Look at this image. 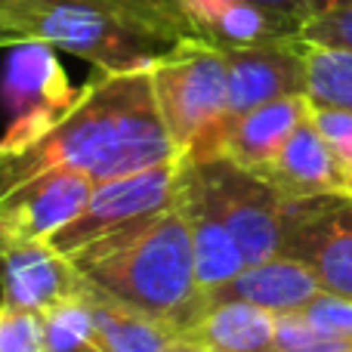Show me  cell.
I'll return each instance as SVG.
<instances>
[{
	"mask_svg": "<svg viewBox=\"0 0 352 352\" xmlns=\"http://www.w3.org/2000/svg\"><path fill=\"white\" fill-rule=\"evenodd\" d=\"M84 275L50 241H19L0 248V300L43 316L50 306L84 287Z\"/></svg>",
	"mask_w": 352,
	"mask_h": 352,
	"instance_id": "8fae6325",
	"label": "cell"
},
{
	"mask_svg": "<svg viewBox=\"0 0 352 352\" xmlns=\"http://www.w3.org/2000/svg\"><path fill=\"white\" fill-rule=\"evenodd\" d=\"M229 74V124L256 105L285 96H306V41L260 43V47L223 50Z\"/></svg>",
	"mask_w": 352,
	"mask_h": 352,
	"instance_id": "30bf717a",
	"label": "cell"
},
{
	"mask_svg": "<svg viewBox=\"0 0 352 352\" xmlns=\"http://www.w3.org/2000/svg\"><path fill=\"white\" fill-rule=\"evenodd\" d=\"M186 167L235 235L244 266L281 256L287 201L263 176L232 164L229 158L186 161Z\"/></svg>",
	"mask_w": 352,
	"mask_h": 352,
	"instance_id": "5b68a950",
	"label": "cell"
},
{
	"mask_svg": "<svg viewBox=\"0 0 352 352\" xmlns=\"http://www.w3.org/2000/svg\"><path fill=\"white\" fill-rule=\"evenodd\" d=\"M16 43H43L109 74L148 72L173 47L99 0H0V47Z\"/></svg>",
	"mask_w": 352,
	"mask_h": 352,
	"instance_id": "3957f363",
	"label": "cell"
},
{
	"mask_svg": "<svg viewBox=\"0 0 352 352\" xmlns=\"http://www.w3.org/2000/svg\"><path fill=\"white\" fill-rule=\"evenodd\" d=\"M275 318L278 316L260 306L223 300V303H207V312L192 334H198L210 352H272Z\"/></svg>",
	"mask_w": 352,
	"mask_h": 352,
	"instance_id": "ac0fdd59",
	"label": "cell"
},
{
	"mask_svg": "<svg viewBox=\"0 0 352 352\" xmlns=\"http://www.w3.org/2000/svg\"><path fill=\"white\" fill-rule=\"evenodd\" d=\"M179 182H182V158L96 182L87 207L62 232H56L50 238V244L59 254L74 256L78 250L90 248L93 241L111 235L115 229H124V226L140 223V219L152 217V213L173 207L179 201Z\"/></svg>",
	"mask_w": 352,
	"mask_h": 352,
	"instance_id": "8992f818",
	"label": "cell"
},
{
	"mask_svg": "<svg viewBox=\"0 0 352 352\" xmlns=\"http://www.w3.org/2000/svg\"><path fill=\"white\" fill-rule=\"evenodd\" d=\"M0 352H47L41 316L0 300Z\"/></svg>",
	"mask_w": 352,
	"mask_h": 352,
	"instance_id": "603a6c76",
	"label": "cell"
},
{
	"mask_svg": "<svg viewBox=\"0 0 352 352\" xmlns=\"http://www.w3.org/2000/svg\"><path fill=\"white\" fill-rule=\"evenodd\" d=\"M78 93L80 90L72 87L62 62L56 59V50L43 43H16L0 80V102L10 115L0 148H16L37 140L72 111Z\"/></svg>",
	"mask_w": 352,
	"mask_h": 352,
	"instance_id": "52a82bcc",
	"label": "cell"
},
{
	"mask_svg": "<svg viewBox=\"0 0 352 352\" xmlns=\"http://www.w3.org/2000/svg\"><path fill=\"white\" fill-rule=\"evenodd\" d=\"M182 12L195 37L217 50L260 47L300 37V31L291 28L285 19L272 16L250 0H182Z\"/></svg>",
	"mask_w": 352,
	"mask_h": 352,
	"instance_id": "5bb4252c",
	"label": "cell"
},
{
	"mask_svg": "<svg viewBox=\"0 0 352 352\" xmlns=\"http://www.w3.org/2000/svg\"><path fill=\"white\" fill-rule=\"evenodd\" d=\"M318 291L322 285L309 266L291 260V256H272V260L244 266L235 278L226 281L219 291H213L207 303L238 300V303L260 306L272 316H287V312H300Z\"/></svg>",
	"mask_w": 352,
	"mask_h": 352,
	"instance_id": "9a60e30c",
	"label": "cell"
},
{
	"mask_svg": "<svg viewBox=\"0 0 352 352\" xmlns=\"http://www.w3.org/2000/svg\"><path fill=\"white\" fill-rule=\"evenodd\" d=\"M179 207L188 219V232H192V248H195V263H198V281L204 294L210 297L213 291L232 281L244 269V256L238 248L235 235L217 207L207 201L201 186L192 179L186 161H182V182H179Z\"/></svg>",
	"mask_w": 352,
	"mask_h": 352,
	"instance_id": "2e32d148",
	"label": "cell"
},
{
	"mask_svg": "<svg viewBox=\"0 0 352 352\" xmlns=\"http://www.w3.org/2000/svg\"><path fill=\"white\" fill-rule=\"evenodd\" d=\"M158 115L182 161L219 158L229 127V74L223 50L186 37L152 65Z\"/></svg>",
	"mask_w": 352,
	"mask_h": 352,
	"instance_id": "277c9868",
	"label": "cell"
},
{
	"mask_svg": "<svg viewBox=\"0 0 352 352\" xmlns=\"http://www.w3.org/2000/svg\"><path fill=\"white\" fill-rule=\"evenodd\" d=\"M337 6H352V0H312V16L324 10H337Z\"/></svg>",
	"mask_w": 352,
	"mask_h": 352,
	"instance_id": "83f0119b",
	"label": "cell"
},
{
	"mask_svg": "<svg viewBox=\"0 0 352 352\" xmlns=\"http://www.w3.org/2000/svg\"><path fill=\"white\" fill-rule=\"evenodd\" d=\"M96 179L80 170L31 176L0 198V248L19 241H50L90 201Z\"/></svg>",
	"mask_w": 352,
	"mask_h": 352,
	"instance_id": "9c48e42d",
	"label": "cell"
},
{
	"mask_svg": "<svg viewBox=\"0 0 352 352\" xmlns=\"http://www.w3.org/2000/svg\"><path fill=\"white\" fill-rule=\"evenodd\" d=\"M300 316L306 318V324H309L316 334L352 346V300L337 297V294H328V291H318L316 297L300 309Z\"/></svg>",
	"mask_w": 352,
	"mask_h": 352,
	"instance_id": "7402d4cb",
	"label": "cell"
},
{
	"mask_svg": "<svg viewBox=\"0 0 352 352\" xmlns=\"http://www.w3.org/2000/svg\"><path fill=\"white\" fill-rule=\"evenodd\" d=\"M127 22L146 28L148 34L161 37L167 43H179L186 37H195L192 25H188L186 12H182V0H99Z\"/></svg>",
	"mask_w": 352,
	"mask_h": 352,
	"instance_id": "44dd1931",
	"label": "cell"
},
{
	"mask_svg": "<svg viewBox=\"0 0 352 352\" xmlns=\"http://www.w3.org/2000/svg\"><path fill=\"white\" fill-rule=\"evenodd\" d=\"M281 256L309 266L322 291L352 300V195L287 201Z\"/></svg>",
	"mask_w": 352,
	"mask_h": 352,
	"instance_id": "ba28073f",
	"label": "cell"
},
{
	"mask_svg": "<svg viewBox=\"0 0 352 352\" xmlns=\"http://www.w3.org/2000/svg\"><path fill=\"white\" fill-rule=\"evenodd\" d=\"M47 352H99L87 285L41 316Z\"/></svg>",
	"mask_w": 352,
	"mask_h": 352,
	"instance_id": "ffe728a7",
	"label": "cell"
},
{
	"mask_svg": "<svg viewBox=\"0 0 352 352\" xmlns=\"http://www.w3.org/2000/svg\"><path fill=\"white\" fill-rule=\"evenodd\" d=\"M179 158L164 130L148 72L90 74L62 121L37 140L0 148V198L31 176L80 170L96 182Z\"/></svg>",
	"mask_w": 352,
	"mask_h": 352,
	"instance_id": "6da1fadb",
	"label": "cell"
},
{
	"mask_svg": "<svg viewBox=\"0 0 352 352\" xmlns=\"http://www.w3.org/2000/svg\"><path fill=\"white\" fill-rule=\"evenodd\" d=\"M306 43L334 50H352V6H337V10L316 12L300 31Z\"/></svg>",
	"mask_w": 352,
	"mask_h": 352,
	"instance_id": "d4e9b609",
	"label": "cell"
},
{
	"mask_svg": "<svg viewBox=\"0 0 352 352\" xmlns=\"http://www.w3.org/2000/svg\"><path fill=\"white\" fill-rule=\"evenodd\" d=\"M312 121H316L318 133L324 136V142L334 152L337 164L343 170V179H346V188L352 195V111L312 109Z\"/></svg>",
	"mask_w": 352,
	"mask_h": 352,
	"instance_id": "cb8c5ba5",
	"label": "cell"
},
{
	"mask_svg": "<svg viewBox=\"0 0 352 352\" xmlns=\"http://www.w3.org/2000/svg\"><path fill=\"white\" fill-rule=\"evenodd\" d=\"M87 300H90L99 352H164L173 337H179V331L170 324L121 306L90 285H87Z\"/></svg>",
	"mask_w": 352,
	"mask_h": 352,
	"instance_id": "e0dca14e",
	"label": "cell"
},
{
	"mask_svg": "<svg viewBox=\"0 0 352 352\" xmlns=\"http://www.w3.org/2000/svg\"><path fill=\"white\" fill-rule=\"evenodd\" d=\"M256 176H263L285 201L318 198V195H349L340 164H337L331 146L324 142V136L318 133L312 111L287 136L281 152Z\"/></svg>",
	"mask_w": 352,
	"mask_h": 352,
	"instance_id": "7c38bea8",
	"label": "cell"
},
{
	"mask_svg": "<svg viewBox=\"0 0 352 352\" xmlns=\"http://www.w3.org/2000/svg\"><path fill=\"white\" fill-rule=\"evenodd\" d=\"M68 260L99 294L170 324L179 334L195 331L207 312L192 232L179 201L140 223L115 229Z\"/></svg>",
	"mask_w": 352,
	"mask_h": 352,
	"instance_id": "7a4b0ae2",
	"label": "cell"
},
{
	"mask_svg": "<svg viewBox=\"0 0 352 352\" xmlns=\"http://www.w3.org/2000/svg\"><path fill=\"white\" fill-rule=\"evenodd\" d=\"M343 352H352V346H349V349H343Z\"/></svg>",
	"mask_w": 352,
	"mask_h": 352,
	"instance_id": "f1b7e54d",
	"label": "cell"
},
{
	"mask_svg": "<svg viewBox=\"0 0 352 352\" xmlns=\"http://www.w3.org/2000/svg\"><path fill=\"white\" fill-rule=\"evenodd\" d=\"M250 3L263 6L266 12L285 19L291 28L303 31V25L312 19V0H250Z\"/></svg>",
	"mask_w": 352,
	"mask_h": 352,
	"instance_id": "484cf974",
	"label": "cell"
},
{
	"mask_svg": "<svg viewBox=\"0 0 352 352\" xmlns=\"http://www.w3.org/2000/svg\"><path fill=\"white\" fill-rule=\"evenodd\" d=\"M309 111L312 105L306 96H285L244 111L226 127L219 158H229L232 164L250 173H260L281 152L287 136L309 118Z\"/></svg>",
	"mask_w": 352,
	"mask_h": 352,
	"instance_id": "4fadbf2b",
	"label": "cell"
},
{
	"mask_svg": "<svg viewBox=\"0 0 352 352\" xmlns=\"http://www.w3.org/2000/svg\"><path fill=\"white\" fill-rule=\"evenodd\" d=\"M164 352H210V346H207L204 340H201L198 334H192V331H186V334L173 337V343L167 346Z\"/></svg>",
	"mask_w": 352,
	"mask_h": 352,
	"instance_id": "4316f807",
	"label": "cell"
},
{
	"mask_svg": "<svg viewBox=\"0 0 352 352\" xmlns=\"http://www.w3.org/2000/svg\"><path fill=\"white\" fill-rule=\"evenodd\" d=\"M306 99L312 109L352 111V50L306 43Z\"/></svg>",
	"mask_w": 352,
	"mask_h": 352,
	"instance_id": "d6986e66",
	"label": "cell"
}]
</instances>
